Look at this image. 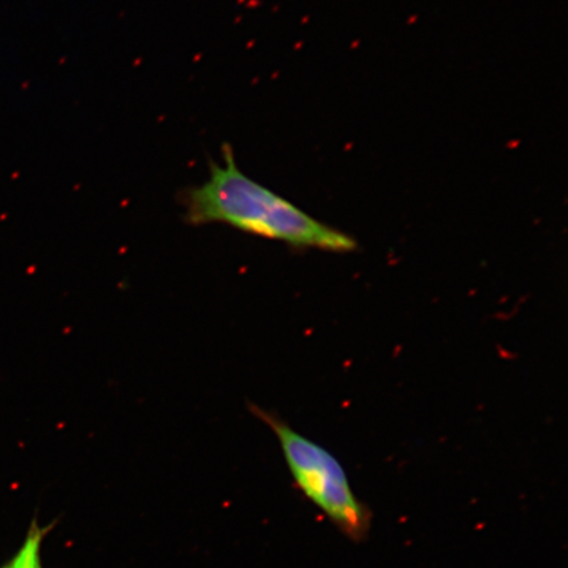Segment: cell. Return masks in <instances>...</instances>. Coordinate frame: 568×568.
<instances>
[{"label": "cell", "mask_w": 568, "mask_h": 568, "mask_svg": "<svg viewBox=\"0 0 568 568\" xmlns=\"http://www.w3.org/2000/svg\"><path fill=\"white\" fill-rule=\"evenodd\" d=\"M278 437L291 477L307 499L314 504L343 535L359 544L371 535L373 515L355 496L344 467L332 453L295 432L281 418L252 407Z\"/></svg>", "instance_id": "obj_2"}, {"label": "cell", "mask_w": 568, "mask_h": 568, "mask_svg": "<svg viewBox=\"0 0 568 568\" xmlns=\"http://www.w3.org/2000/svg\"><path fill=\"white\" fill-rule=\"evenodd\" d=\"M49 530L51 527H41L38 520H33L16 556L0 568H44L42 544Z\"/></svg>", "instance_id": "obj_3"}, {"label": "cell", "mask_w": 568, "mask_h": 568, "mask_svg": "<svg viewBox=\"0 0 568 568\" xmlns=\"http://www.w3.org/2000/svg\"><path fill=\"white\" fill-rule=\"evenodd\" d=\"M222 162L210 163L203 183L182 191L184 220L193 225L224 224L253 236L296 247L352 252L357 241L311 217L274 191L247 176L237 165L231 145Z\"/></svg>", "instance_id": "obj_1"}]
</instances>
